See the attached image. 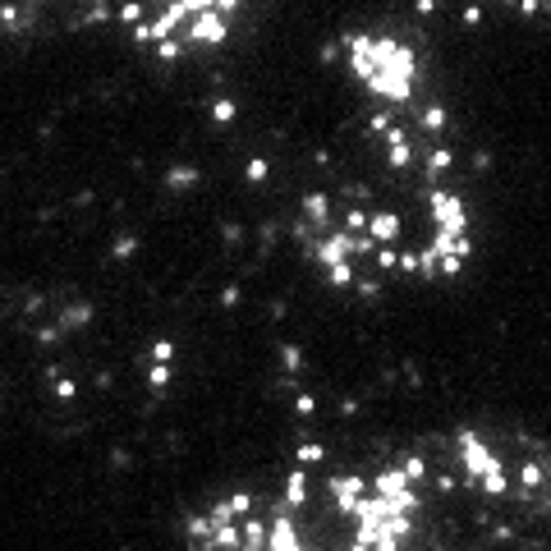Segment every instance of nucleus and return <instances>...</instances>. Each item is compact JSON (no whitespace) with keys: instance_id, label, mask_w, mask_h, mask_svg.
I'll return each instance as SVG.
<instances>
[{"instance_id":"obj_1","label":"nucleus","mask_w":551,"mask_h":551,"mask_svg":"<svg viewBox=\"0 0 551 551\" xmlns=\"http://www.w3.org/2000/svg\"><path fill=\"white\" fill-rule=\"evenodd\" d=\"M345 51H349V74L368 88L372 101H382V106L418 101V60L405 42L382 33H354Z\"/></svg>"},{"instance_id":"obj_2","label":"nucleus","mask_w":551,"mask_h":551,"mask_svg":"<svg viewBox=\"0 0 551 551\" xmlns=\"http://www.w3.org/2000/svg\"><path fill=\"white\" fill-rule=\"evenodd\" d=\"M506 10H515V14H524V19H542V14L551 10V0H501Z\"/></svg>"}]
</instances>
